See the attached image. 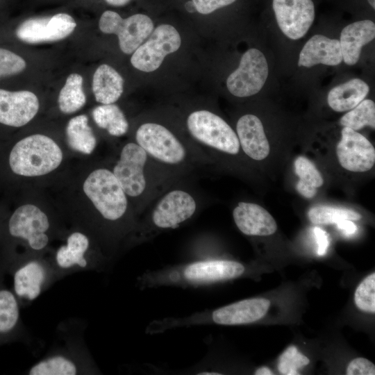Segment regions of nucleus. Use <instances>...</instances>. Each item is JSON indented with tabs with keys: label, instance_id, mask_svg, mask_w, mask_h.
Masks as SVG:
<instances>
[{
	"label": "nucleus",
	"instance_id": "nucleus-18",
	"mask_svg": "<svg viewBox=\"0 0 375 375\" xmlns=\"http://www.w3.org/2000/svg\"><path fill=\"white\" fill-rule=\"evenodd\" d=\"M341 135L336 147L341 166L353 172H364L372 169L375 162V149L372 143L365 136L348 127L342 128Z\"/></svg>",
	"mask_w": 375,
	"mask_h": 375
},
{
	"label": "nucleus",
	"instance_id": "nucleus-16",
	"mask_svg": "<svg viewBox=\"0 0 375 375\" xmlns=\"http://www.w3.org/2000/svg\"><path fill=\"white\" fill-rule=\"evenodd\" d=\"M76 26V23L72 16L61 12L24 21L17 28L16 35L29 44L55 42L69 36Z\"/></svg>",
	"mask_w": 375,
	"mask_h": 375
},
{
	"label": "nucleus",
	"instance_id": "nucleus-31",
	"mask_svg": "<svg viewBox=\"0 0 375 375\" xmlns=\"http://www.w3.org/2000/svg\"><path fill=\"white\" fill-rule=\"evenodd\" d=\"M308 217L315 224H336L344 219L359 220L362 217L360 213L351 209L328 206L311 208L308 212Z\"/></svg>",
	"mask_w": 375,
	"mask_h": 375
},
{
	"label": "nucleus",
	"instance_id": "nucleus-13",
	"mask_svg": "<svg viewBox=\"0 0 375 375\" xmlns=\"http://www.w3.org/2000/svg\"><path fill=\"white\" fill-rule=\"evenodd\" d=\"M99 27L104 33L117 35L120 49L130 54L151 35L153 23L144 14H135L124 19L115 11L106 10L99 19Z\"/></svg>",
	"mask_w": 375,
	"mask_h": 375
},
{
	"label": "nucleus",
	"instance_id": "nucleus-40",
	"mask_svg": "<svg viewBox=\"0 0 375 375\" xmlns=\"http://www.w3.org/2000/svg\"><path fill=\"white\" fill-rule=\"evenodd\" d=\"M296 189L299 194L308 199L312 198L317 193L316 188L305 184L299 181L297 183Z\"/></svg>",
	"mask_w": 375,
	"mask_h": 375
},
{
	"label": "nucleus",
	"instance_id": "nucleus-20",
	"mask_svg": "<svg viewBox=\"0 0 375 375\" xmlns=\"http://www.w3.org/2000/svg\"><path fill=\"white\" fill-rule=\"evenodd\" d=\"M233 218L238 228L249 236H267L277 229L275 219L258 204L240 201L233 210Z\"/></svg>",
	"mask_w": 375,
	"mask_h": 375
},
{
	"label": "nucleus",
	"instance_id": "nucleus-29",
	"mask_svg": "<svg viewBox=\"0 0 375 375\" xmlns=\"http://www.w3.org/2000/svg\"><path fill=\"white\" fill-rule=\"evenodd\" d=\"M60 111L72 114L80 110L86 102L83 90V78L78 74H72L66 79L58 99Z\"/></svg>",
	"mask_w": 375,
	"mask_h": 375
},
{
	"label": "nucleus",
	"instance_id": "nucleus-25",
	"mask_svg": "<svg viewBox=\"0 0 375 375\" xmlns=\"http://www.w3.org/2000/svg\"><path fill=\"white\" fill-rule=\"evenodd\" d=\"M124 90V79L112 67L103 64L95 71L92 91L95 100L101 104L115 103Z\"/></svg>",
	"mask_w": 375,
	"mask_h": 375
},
{
	"label": "nucleus",
	"instance_id": "nucleus-11",
	"mask_svg": "<svg viewBox=\"0 0 375 375\" xmlns=\"http://www.w3.org/2000/svg\"><path fill=\"white\" fill-rule=\"evenodd\" d=\"M7 233L17 244L24 246L22 257L47 254L53 235V226L44 210L26 203L17 207L9 217Z\"/></svg>",
	"mask_w": 375,
	"mask_h": 375
},
{
	"label": "nucleus",
	"instance_id": "nucleus-45",
	"mask_svg": "<svg viewBox=\"0 0 375 375\" xmlns=\"http://www.w3.org/2000/svg\"><path fill=\"white\" fill-rule=\"evenodd\" d=\"M369 3L370 4V6L373 8H375V0H367Z\"/></svg>",
	"mask_w": 375,
	"mask_h": 375
},
{
	"label": "nucleus",
	"instance_id": "nucleus-38",
	"mask_svg": "<svg viewBox=\"0 0 375 375\" xmlns=\"http://www.w3.org/2000/svg\"><path fill=\"white\" fill-rule=\"evenodd\" d=\"M313 232L317 244V253L319 256H324L329 245L328 235L324 230L319 227H315Z\"/></svg>",
	"mask_w": 375,
	"mask_h": 375
},
{
	"label": "nucleus",
	"instance_id": "nucleus-2",
	"mask_svg": "<svg viewBox=\"0 0 375 375\" xmlns=\"http://www.w3.org/2000/svg\"><path fill=\"white\" fill-rule=\"evenodd\" d=\"M198 176H188L161 192L139 217L125 244L131 247L192 220L203 209L206 199L196 183Z\"/></svg>",
	"mask_w": 375,
	"mask_h": 375
},
{
	"label": "nucleus",
	"instance_id": "nucleus-26",
	"mask_svg": "<svg viewBox=\"0 0 375 375\" xmlns=\"http://www.w3.org/2000/svg\"><path fill=\"white\" fill-rule=\"evenodd\" d=\"M369 90V86L364 81L351 79L330 90L327 96L328 104L336 112L351 110L365 99Z\"/></svg>",
	"mask_w": 375,
	"mask_h": 375
},
{
	"label": "nucleus",
	"instance_id": "nucleus-41",
	"mask_svg": "<svg viewBox=\"0 0 375 375\" xmlns=\"http://www.w3.org/2000/svg\"><path fill=\"white\" fill-rule=\"evenodd\" d=\"M107 3L113 6H123L131 0H105Z\"/></svg>",
	"mask_w": 375,
	"mask_h": 375
},
{
	"label": "nucleus",
	"instance_id": "nucleus-14",
	"mask_svg": "<svg viewBox=\"0 0 375 375\" xmlns=\"http://www.w3.org/2000/svg\"><path fill=\"white\" fill-rule=\"evenodd\" d=\"M181 44V36L172 25L161 24L141 44L131 58L132 65L137 69L151 72L156 70L168 54L176 51Z\"/></svg>",
	"mask_w": 375,
	"mask_h": 375
},
{
	"label": "nucleus",
	"instance_id": "nucleus-23",
	"mask_svg": "<svg viewBox=\"0 0 375 375\" xmlns=\"http://www.w3.org/2000/svg\"><path fill=\"white\" fill-rule=\"evenodd\" d=\"M26 335L20 316V303L12 292L0 284V344Z\"/></svg>",
	"mask_w": 375,
	"mask_h": 375
},
{
	"label": "nucleus",
	"instance_id": "nucleus-1",
	"mask_svg": "<svg viewBox=\"0 0 375 375\" xmlns=\"http://www.w3.org/2000/svg\"><path fill=\"white\" fill-rule=\"evenodd\" d=\"M83 190L96 213L93 235L103 246L113 248L125 244L138 218L131 203L110 168L92 170L83 184Z\"/></svg>",
	"mask_w": 375,
	"mask_h": 375
},
{
	"label": "nucleus",
	"instance_id": "nucleus-8",
	"mask_svg": "<svg viewBox=\"0 0 375 375\" xmlns=\"http://www.w3.org/2000/svg\"><path fill=\"white\" fill-rule=\"evenodd\" d=\"M49 257L58 281L79 272L103 271L110 260L94 235L81 229L69 232Z\"/></svg>",
	"mask_w": 375,
	"mask_h": 375
},
{
	"label": "nucleus",
	"instance_id": "nucleus-32",
	"mask_svg": "<svg viewBox=\"0 0 375 375\" xmlns=\"http://www.w3.org/2000/svg\"><path fill=\"white\" fill-rule=\"evenodd\" d=\"M356 306L362 311L375 312V274L367 276L358 286L354 294Z\"/></svg>",
	"mask_w": 375,
	"mask_h": 375
},
{
	"label": "nucleus",
	"instance_id": "nucleus-35",
	"mask_svg": "<svg viewBox=\"0 0 375 375\" xmlns=\"http://www.w3.org/2000/svg\"><path fill=\"white\" fill-rule=\"evenodd\" d=\"M25 60L16 53L0 48V77L18 74L26 68Z\"/></svg>",
	"mask_w": 375,
	"mask_h": 375
},
{
	"label": "nucleus",
	"instance_id": "nucleus-17",
	"mask_svg": "<svg viewBox=\"0 0 375 375\" xmlns=\"http://www.w3.org/2000/svg\"><path fill=\"white\" fill-rule=\"evenodd\" d=\"M272 7L278 27L292 40L303 37L315 19L312 0H273Z\"/></svg>",
	"mask_w": 375,
	"mask_h": 375
},
{
	"label": "nucleus",
	"instance_id": "nucleus-33",
	"mask_svg": "<svg viewBox=\"0 0 375 375\" xmlns=\"http://www.w3.org/2000/svg\"><path fill=\"white\" fill-rule=\"evenodd\" d=\"M309 362L308 358L299 352L295 346H290L279 357L278 369L282 374L298 375V369Z\"/></svg>",
	"mask_w": 375,
	"mask_h": 375
},
{
	"label": "nucleus",
	"instance_id": "nucleus-22",
	"mask_svg": "<svg viewBox=\"0 0 375 375\" xmlns=\"http://www.w3.org/2000/svg\"><path fill=\"white\" fill-rule=\"evenodd\" d=\"M340 41L322 35L310 38L299 53L298 65L311 67L318 64L330 66L340 65L342 61Z\"/></svg>",
	"mask_w": 375,
	"mask_h": 375
},
{
	"label": "nucleus",
	"instance_id": "nucleus-9",
	"mask_svg": "<svg viewBox=\"0 0 375 375\" xmlns=\"http://www.w3.org/2000/svg\"><path fill=\"white\" fill-rule=\"evenodd\" d=\"M188 137L212 161L217 155L235 156L241 149L235 131L220 116L205 109L190 112L185 119Z\"/></svg>",
	"mask_w": 375,
	"mask_h": 375
},
{
	"label": "nucleus",
	"instance_id": "nucleus-12",
	"mask_svg": "<svg viewBox=\"0 0 375 375\" xmlns=\"http://www.w3.org/2000/svg\"><path fill=\"white\" fill-rule=\"evenodd\" d=\"M3 269L12 275V292L24 306L33 301L58 281L49 253L25 256Z\"/></svg>",
	"mask_w": 375,
	"mask_h": 375
},
{
	"label": "nucleus",
	"instance_id": "nucleus-30",
	"mask_svg": "<svg viewBox=\"0 0 375 375\" xmlns=\"http://www.w3.org/2000/svg\"><path fill=\"white\" fill-rule=\"evenodd\" d=\"M340 124L344 127L354 131L365 126L375 128V103L371 99H364L340 119Z\"/></svg>",
	"mask_w": 375,
	"mask_h": 375
},
{
	"label": "nucleus",
	"instance_id": "nucleus-10",
	"mask_svg": "<svg viewBox=\"0 0 375 375\" xmlns=\"http://www.w3.org/2000/svg\"><path fill=\"white\" fill-rule=\"evenodd\" d=\"M62 160V151L52 138L43 134H33L22 138L13 146L8 163L14 174L35 177L56 170Z\"/></svg>",
	"mask_w": 375,
	"mask_h": 375
},
{
	"label": "nucleus",
	"instance_id": "nucleus-27",
	"mask_svg": "<svg viewBox=\"0 0 375 375\" xmlns=\"http://www.w3.org/2000/svg\"><path fill=\"white\" fill-rule=\"evenodd\" d=\"M66 137L69 147L83 154H91L97 147L96 136L85 115H77L68 122Z\"/></svg>",
	"mask_w": 375,
	"mask_h": 375
},
{
	"label": "nucleus",
	"instance_id": "nucleus-15",
	"mask_svg": "<svg viewBox=\"0 0 375 375\" xmlns=\"http://www.w3.org/2000/svg\"><path fill=\"white\" fill-rule=\"evenodd\" d=\"M267 76L268 65L264 54L252 48L242 55L239 67L228 76L226 86L237 97H250L262 89Z\"/></svg>",
	"mask_w": 375,
	"mask_h": 375
},
{
	"label": "nucleus",
	"instance_id": "nucleus-5",
	"mask_svg": "<svg viewBox=\"0 0 375 375\" xmlns=\"http://www.w3.org/2000/svg\"><path fill=\"white\" fill-rule=\"evenodd\" d=\"M84 324L76 319L60 323L53 345L40 360L31 365L29 375L98 374L95 364L83 339Z\"/></svg>",
	"mask_w": 375,
	"mask_h": 375
},
{
	"label": "nucleus",
	"instance_id": "nucleus-36",
	"mask_svg": "<svg viewBox=\"0 0 375 375\" xmlns=\"http://www.w3.org/2000/svg\"><path fill=\"white\" fill-rule=\"evenodd\" d=\"M347 375H374L375 365L364 358H357L351 360L346 371Z\"/></svg>",
	"mask_w": 375,
	"mask_h": 375
},
{
	"label": "nucleus",
	"instance_id": "nucleus-4",
	"mask_svg": "<svg viewBox=\"0 0 375 375\" xmlns=\"http://www.w3.org/2000/svg\"><path fill=\"white\" fill-rule=\"evenodd\" d=\"M133 141L158 164L182 176H199L212 162L188 136L158 122L140 124Z\"/></svg>",
	"mask_w": 375,
	"mask_h": 375
},
{
	"label": "nucleus",
	"instance_id": "nucleus-39",
	"mask_svg": "<svg viewBox=\"0 0 375 375\" xmlns=\"http://www.w3.org/2000/svg\"><path fill=\"white\" fill-rule=\"evenodd\" d=\"M338 228L347 236L354 234L357 231V226L349 219L341 220L336 223Z\"/></svg>",
	"mask_w": 375,
	"mask_h": 375
},
{
	"label": "nucleus",
	"instance_id": "nucleus-34",
	"mask_svg": "<svg viewBox=\"0 0 375 375\" xmlns=\"http://www.w3.org/2000/svg\"><path fill=\"white\" fill-rule=\"evenodd\" d=\"M294 170L299 178V181L312 186L319 188L324 183L321 173L315 165L307 158L299 156L294 161Z\"/></svg>",
	"mask_w": 375,
	"mask_h": 375
},
{
	"label": "nucleus",
	"instance_id": "nucleus-28",
	"mask_svg": "<svg viewBox=\"0 0 375 375\" xmlns=\"http://www.w3.org/2000/svg\"><path fill=\"white\" fill-rule=\"evenodd\" d=\"M96 124L112 137H121L128 130V122L120 108L115 103L101 104L94 108Z\"/></svg>",
	"mask_w": 375,
	"mask_h": 375
},
{
	"label": "nucleus",
	"instance_id": "nucleus-19",
	"mask_svg": "<svg viewBox=\"0 0 375 375\" xmlns=\"http://www.w3.org/2000/svg\"><path fill=\"white\" fill-rule=\"evenodd\" d=\"M38 97L28 90L10 92L0 89V123L20 127L31 122L38 112Z\"/></svg>",
	"mask_w": 375,
	"mask_h": 375
},
{
	"label": "nucleus",
	"instance_id": "nucleus-6",
	"mask_svg": "<svg viewBox=\"0 0 375 375\" xmlns=\"http://www.w3.org/2000/svg\"><path fill=\"white\" fill-rule=\"evenodd\" d=\"M246 267L237 261L208 259L148 270L137 278L141 290L159 287L197 288L240 277Z\"/></svg>",
	"mask_w": 375,
	"mask_h": 375
},
{
	"label": "nucleus",
	"instance_id": "nucleus-44",
	"mask_svg": "<svg viewBox=\"0 0 375 375\" xmlns=\"http://www.w3.org/2000/svg\"><path fill=\"white\" fill-rule=\"evenodd\" d=\"M198 374H200V375H218V374H221L220 373H217L215 372L202 371V372H199V373H198Z\"/></svg>",
	"mask_w": 375,
	"mask_h": 375
},
{
	"label": "nucleus",
	"instance_id": "nucleus-3",
	"mask_svg": "<svg viewBox=\"0 0 375 375\" xmlns=\"http://www.w3.org/2000/svg\"><path fill=\"white\" fill-rule=\"evenodd\" d=\"M110 169L138 219L161 192L185 177L158 164L134 141L128 142L120 148Z\"/></svg>",
	"mask_w": 375,
	"mask_h": 375
},
{
	"label": "nucleus",
	"instance_id": "nucleus-37",
	"mask_svg": "<svg viewBox=\"0 0 375 375\" xmlns=\"http://www.w3.org/2000/svg\"><path fill=\"white\" fill-rule=\"evenodd\" d=\"M236 0H192L198 12L208 15L213 11L228 6Z\"/></svg>",
	"mask_w": 375,
	"mask_h": 375
},
{
	"label": "nucleus",
	"instance_id": "nucleus-43",
	"mask_svg": "<svg viewBox=\"0 0 375 375\" xmlns=\"http://www.w3.org/2000/svg\"><path fill=\"white\" fill-rule=\"evenodd\" d=\"M185 9L189 12H194L197 11L194 4L192 1H187L185 5Z\"/></svg>",
	"mask_w": 375,
	"mask_h": 375
},
{
	"label": "nucleus",
	"instance_id": "nucleus-42",
	"mask_svg": "<svg viewBox=\"0 0 375 375\" xmlns=\"http://www.w3.org/2000/svg\"><path fill=\"white\" fill-rule=\"evenodd\" d=\"M256 375H272L273 372L267 367L257 369L254 373Z\"/></svg>",
	"mask_w": 375,
	"mask_h": 375
},
{
	"label": "nucleus",
	"instance_id": "nucleus-7",
	"mask_svg": "<svg viewBox=\"0 0 375 375\" xmlns=\"http://www.w3.org/2000/svg\"><path fill=\"white\" fill-rule=\"evenodd\" d=\"M270 301L264 298L243 299L214 310L196 312L184 317H168L151 322L145 332L149 335L176 328L218 324L240 325L260 320L267 313Z\"/></svg>",
	"mask_w": 375,
	"mask_h": 375
},
{
	"label": "nucleus",
	"instance_id": "nucleus-21",
	"mask_svg": "<svg viewBox=\"0 0 375 375\" xmlns=\"http://www.w3.org/2000/svg\"><path fill=\"white\" fill-rule=\"evenodd\" d=\"M236 134L241 150L254 160H264L270 147L260 119L253 114L241 116L236 123Z\"/></svg>",
	"mask_w": 375,
	"mask_h": 375
},
{
	"label": "nucleus",
	"instance_id": "nucleus-24",
	"mask_svg": "<svg viewBox=\"0 0 375 375\" xmlns=\"http://www.w3.org/2000/svg\"><path fill=\"white\" fill-rule=\"evenodd\" d=\"M375 38V24L369 19L358 21L345 26L340 34L342 60L353 65L360 58L362 47Z\"/></svg>",
	"mask_w": 375,
	"mask_h": 375
}]
</instances>
